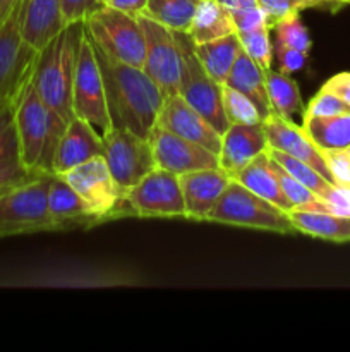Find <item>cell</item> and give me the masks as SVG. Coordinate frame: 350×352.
Wrapping results in <instances>:
<instances>
[{"mask_svg":"<svg viewBox=\"0 0 350 352\" xmlns=\"http://www.w3.org/2000/svg\"><path fill=\"white\" fill-rule=\"evenodd\" d=\"M187 220L205 222L230 184V175L220 167L202 168L178 175Z\"/></svg>","mask_w":350,"mask_h":352,"instance_id":"cell-17","label":"cell"},{"mask_svg":"<svg viewBox=\"0 0 350 352\" xmlns=\"http://www.w3.org/2000/svg\"><path fill=\"white\" fill-rule=\"evenodd\" d=\"M273 54L278 62V71L285 72V74H295V72L302 71L307 64V54H304V52L292 50V48L273 43Z\"/></svg>","mask_w":350,"mask_h":352,"instance_id":"cell-39","label":"cell"},{"mask_svg":"<svg viewBox=\"0 0 350 352\" xmlns=\"http://www.w3.org/2000/svg\"><path fill=\"white\" fill-rule=\"evenodd\" d=\"M232 179L239 182V184H242L244 188L249 189L250 192L259 196V198L277 205L278 208L285 210V212H290L292 210L290 203L287 201L285 195L281 192L277 174H275L273 167H271V158L268 150L257 155L242 170L233 174Z\"/></svg>","mask_w":350,"mask_h":352,"instance_id":"cell-22","label":"cell"},{"mask_svg":"<svg viewBox=\"0 0 350 352\" xmlns=\"http://www.w3.org/2000/svg\"><path fill=\"white\" fill-rule=\"evenodd\" d=\"M271 158V157H270ZM271 167H273L275 174H277L278 182H280L281 192L285 195L287 201L290 203L292 210H307V212H325V203L319 198L318 195L311 191L309 188H305L302 182H299L297 179L292 177L283 167L277 164V162L271 158Z\"/></svg>","mask_w":350,"mask_h":352,"instance_id":"cell-31","label":"cell"},{"mask_svg":"<svg viewBox=\"0 0 350 352\" xmlns=\"http://www.w3.org/2000/svg\"><path fill=\"white\" fill-rule=\"evenodd\" d=\"M158 126L199 146H205L206 150L216 155L222 146V134L198 110L192 109L178 93L165 98L160 117H158Z\"/></svg>","mask_w":350,"mask_h":352,"instance_id":"cell-16","label":"cell"},{"mask_svg":"<svg viewBox=\"0 0 350 352\" xmlns=\"http://www.w3.org/2000/svg\"><path fill=\"white\" fill-rule=\"evenodd\" d=\"M82 23L96 48L115 60L143 69L146 40L139 17L102 6L93 10Z\"/></svg>","mask_w":350,"mask_h":352,"instance_id":"cell-6","label":"cell"},{"mask_svg":"<svg viewBox=\"0 0 350 352\" xmlns=\"http://www.w3.org/2000/svg\"><path fill=\"white\" fill-rule=\"evenodd\" d=\"M148 141L153 150L156 168H163L175 175L218 167V155L163 129L158 124L148 136Z\"/></svg>","mask_w":350,"mask_h":352,"instance_id":"cell-14","label":"cell"},{"mask_svg":"<svg viewBox=\"0 0 350 352\" xmlns=\"http://www.w3.org/2000/svg\"><path fill=\"white\" fill-rule=\"evenodd\" d=\"M95 54L102 69L112 127L148 138L158 124L167 96L144 69L115 60L96 47Z\"/></svg>","mask_w":350,"mask_h":352,"instance_id":"cell-1","label":"cell"},{"mask_svg":"<svg viewBox=\"0 0 350 352\" xmlns=\"http://www.w3.org/2000/svg\"><path fill=\"white\" fill-rule=\"evenodd\" d=\"M64 181L81 196L86 205L102 219L112 220V212L120 199V191L103 157H95L62 174Z\"/></svg>","mask_w":350,"mask_h":352,"instance_id":"cell-13","label":"cell"},{"mask_svg":"<svg viewBox=\"0 0 350 352\" xmlns=\"http://www.w3.org/2000/svg\"><path fill=\"white\" fill-rule=\"evenodd\" d=\"M347 153H349V157H350V146H349V148H347Z\"/></svg>","mask_w":350,"mask_h":352,"instance_id":"cell-49","label":"cell"},{"mask_svg":"<svg viewBox=\"0 0 350 352\" xmlns=\"http://www.w3.org/2000/svg\"><path fill=\"white\" fill-rule=\"evenodd\" d=\"M19 14L21 6L0 26V105L16 102L36 65L38 50L24 41Z\"/></svg>","mask_w":350,"mask_h":352,"instance_id":"cell-11","label":"cell"},{"mask_svg":"<svg viewBox=\"0 0 350 352\" xmlns=\"http://www.w3.org/2000/svg\"><path fill=\"white\" fill-rule=\"evenodd\" d=\"M271 30L275 31V45L304 52V54H309L311 50L312 41L307 28L302 23L301 14H290V16L283 17Z\"/></svg>","mask_w":350,"mask_h":352,"instance_id":"cell-34","label":"cell"},{"mask_svg":"<svg viewBox=\"0 0 350 352\" xmlns=\"http://www.w3.org/2000/svg\"><path fill=\"white\" fill-rule=\"evenodd\" d=\"M263 126L268 138V146L305 162L312 168H316L323 177L328 179L331 184H335L325 157H323V150L311 140L304 127L297 126L295 122H292V119L281 117L275 112H271L263 120Z\"/></svg>","mask_w":350,"mask_h":352,"instance_id":"cell-15","label":"cell"},{"mask_svg":"<svg viewBox=\"0 0 350 352\" xmlns=\"http://www.w3.org/2000/svg\"><path fill=\"white\" fill-rule=\"evenodd\" d=\"M288 215L297 234H305L329 243H350V217L307 210H290Z\"/></svg>","mask_w":350,"mask_h":352,"instance_id":"cell-24","label":"cell"},{"mask_svg":"<svg viewBox=\"0 0 350 352\" xmlns=\"http://www.w3.org/2000/svg\"><path fill=\"white\" fill-rule=\"evenodd\" d=\"M102 3H103V2H102Z\"/></svg>","mask_w":350,"mask_h":352,"instance_id":"cell-50","label":"cell"},{"mask_svg":"<svg viewBox=\"0 0 350 352\" xmlns=\"http://www.w3.org/2000/svg\"><path fill=\"white\" fill-rule=\"evenodd\" d=\"M54 174H40L0 196V239L54 232L48 188Z\"/></svg>","mask_w":350,"mask_h":352,"instance_id":"cell-5","label":"cell"},{"mask_svg":"<svg viewBox=\"0 0 350 352\" xmlns=\"http://www.w3.org/2000/svg\"><path fill=\"white\" fill-rule=\"evenodd\" d=\"M201 0H148L143 16L177 33H187Z\"/></svg>","mask_w":350,"mask_h":352,"instance_id":"cell-29","label":"cell"},{"mask_svg":"<svg viewBox=\"0 0 350 352\" xmlns=\"http://www.w3.org/2000/svg\"><path fill=\"white\" fill-rule=\"evenodd\" d=\"M237 33L232 14L216 0H201L192 17L187 34L194 45L208 43Z\"/></svg>","mask_w":350,"mask_h":352,"instance_id":"cell-25","label":"cell"},{"mask_svg":"<svg viewBox=\"0 0 350 352\" xmlns=\"http://www.w3.org/2000/svg\"><path fill=\"white\" fill-rule=\"evenodd\" d=\"M323 88L335 93V95L340 96L347 105H350V72H338V74L331 76V78L323 85Z\"/></svg>","mask_w":350,"mask_h":352,"instance_id":"cell-44","label":"cell"},{"mask_svg":"<svg viewBox=\"0 0 350 352\" xmlns=\"http://www.w3.org/2000/svg\"><path fill=\"white\" fill-rule=\"evenodd\" d=\"M257 3L266 12L270 30L290 14H301L305 9L326 10L325 0H257Z\"/></svg>","mask_w":350,"mask_h":352,"instance_id":"cell-36","label":"cell"},{"mask_svg":"<svg viewBox=\"0 0 350 352\" xmlns=\"http://www.w3.org/2000/svg\"><path fill=\"white\" fill-rule=\"evenodd\" d=\"M222 102L223 112H225L229 124H244V126H253V124H263L264 117L256 103L240 93L239 89L232 88L229 85L222 86Z\"/></svg>","mask_w":350,"mask_h":352,"instance_id":"cell-32","label":"cell"},{"mask_svg":"<svg viewBox=\"0 0 350 352\" xmlns=\"http://www.w3.org/2000/svg\"><path fill=\"white\" fill-rule=\"evenodd\" d=\"M268 150V138L263 124H230L222 134L218 151V167L230 175L242 170L259 153Z\"/></svg>","mask_w":350,"mask_h":352,"instance_id":"cell-19","label":"cell"},{"mask_svg":"<svg viewBox=\"0 0 350 352\" xmlns=\"http://www.w3.org/2000/svg\"><path fill=\"white\" fill-rule=\"evenodd\" d=\"M95 157H103V136L75 116L65 127L54 157V174L62 175Z\"/></svg>","mask_w":350,"mask_h":352,"instance_id":"cell-18","label":"cell"},{"mask_svg":"<svg viewBox=\"0 0 350 352\" xmlns=\"http://www.w3.org/2000/svg\"><path fill=\"white\" fill-rule=\"evenodd\" d=\"M19 24L24 41L40 52L67 26L62 16V0H23Z\"/></svg>","mask_w":350,"mask_h":352,"instance_id":"cell-21","label":"cell"},{"mask_svg":"<svg viewBox=\"0 0 350 352\" xmlns=\"http://www.w3.org/2000/svg\"><path fill=\"white\" fill-rule=\"evenodd\" d=\"M103 158L120 196L156 168L148 138L119 127H112L103 134Z\"/></svg>","mask_w":350,"mask_h":352,"instance_id":"cell-10","label":"cell"},{"mask_svg":"<svg viewBox=\"0 0 350 352\" xmlns=\"http://www.w3.org/2000/svg\"><path fill=\"white\" fill-rule=\"evenodd\" d=\"M347 112H350V105H347L335 93L321 88L312 96L311 102L305 105L304 112H302V119H309V117H329Z\"/></svg>","mask_w":350,"mask_h":352,"instance_id":"cell-37","label":"cell"},{"mask_svg":"<svg viewBox=\"0 0 350 352\" xmlns=\"http://www.w3.org/2000/svg\"><path fill=\"white\" fill-rule=\"evenodd\" d=\"M102 0H62V16L65 24L84 21L93 10L100 9Z\"/></svg>","mask_w":350,"mask_h":352,"instance_id":"cell-40","label":"cell"},{"mask_svg":"<svg viewBox=\"0 0 350 352\" xmlns=\"http://www.w3.org/2000/svg\"><path fill=\"white\" fill-rule=\"evenodd\" d=\"M270 31H271L270 26H263L253 31L237 33L242 50L246 52L254 62H257L264 71L271 69V64H273V57H275L273 41H271Z\"/></svg>","mask_w":350,"mask_h":352,"instance_id":"cell-35","label":"cell"},{"mask_svg":"<svg viewBox=\"0 0 350 352\" xmlns=\"http://www.w3.org/2000/svg\"><path fill=\"white\" fill-rule=\"evenodd\" d=\"M102 2L103 6L122 10V12L130 14V16H143L148 0H102Z\"/></svg>","mask_w":350,"mask_h":352,"instance_id":"cell-45","label":"cell"},{"mask_svg":"<svg viewBox=\"0 0 350 352\" xmlns=\"http://www.w3.org/2000/svg\"><path fill=\"white\" fill-rule=\"evenodd\" d=\"M48 213H50L54 232L74 229H89L102 219L86 205L84 199L64 181V177L55 175L51 177L48 188Z\"/></svg>","mask_w":350,"mask_h":352,"instance_id":"cell-20","label":"cell"},{"mask_svg":"<svg viewBox=\"0 0 350 352\" xmlns=\"http://www.w3.org/2000/svg\"><path fill=\"white\" fill-rule=\"evenodd\" d=\"M240 41L237 33L229 36L218 38V40L208 41V43L194 45L196 55L202 64L209 78L218 85H225L230 71H232L235 58L240 52Z\"/></svg>","mask_w":350,"mask_h":352,"instance_id":"cell-26","label":"cell"},{"mask_svg":"<svg viewBox=\"0 0 350 352\" xmlns=\"http://www.w3.org/2000/svg\"><path fill=\"white\" fill-rule=\"evenodd\" d=\"M14 105L7 102L0 105V168L23 167L19 158V141H17Z\"/></svg>","mask_w":350,"mask_h":352,"instance_id":"cell-33","label":"cell"},{"mask_svg":"<svg viewBox=\"0 0 350 352\" xmlns=\"http://www.w3.org/2000/svg\"><path fill=\"white\" fill-rule=\"evenodd\" d=\"M14 120L21 165L34 174H54L55 151L69 122L45 105L34 88L33 78L17 96Z\"/></svg>","mask_w":350,"mask_h":352,"instance_id":"cell-2","label":"cell"},{"mask_svg":"<svg viewBox=\"0 0 350 352\" xmlns=\"http://www.w3.org/2000/svg\"><path fill=\"white\" fill-rule=\"evenodd\" d=\"M82 31V21L67 24L38 52L33 72V85L40 98L65 122H71L75 117L72 109V85Z\"/></svg>","mask_w":350,"mask_h":352,"instance_id":"cell-3","label":"cell"},{"mask_svg":"<svg viewBox=\"0 0 350 352\" xmlns=\"http://www.w3.org/2000/svg\"><path fill=\"white\" fill-rule=\"evenodd\" d=\"M218 3H222L226 10L230 12H237V10H246L253 9V7H257V0H216Z\"/></svg>","mask_w":350,"mask_h":352,"instance_id":"cell-46","label":"cell"},{"mask_svg":"<svg viewBox=\"0 0 350 352\" xmlns=\"http://www.w3.org/2000/svg\"><path fill=\"white\" fill-rule=\"evenodd\" d=\"M335 186H350V157L347 150H323Z\"/></svg>","mask_w":350,"mask_h":352,"instance_id":"cell-38","label":"cell"},{"mask_svg":"<svg viewBox=\"0 0 350 352\" xmlns=\"http://www.w3.org/2000/svg\"><path fill=\"white\" fill-rule=\"evenodd\" d=\"M323 203H325V212L350 217V186H335L328 198L323 199Z\"/></svg>","mask_w":350,"mask_h":352,"instance_id":"cell-42","label":"cell"},{"mask_svg":"<svg viewBox=\"0 0 350 352\" xmlns=\"http://www.w3.org/2000/svg\"><path fill=\"white\" fill-rule=\"evenodd\" d=\"M184 219V198L178 175L163 168H154L134 188L120 196L112 219Z\"/></svg>","mask_w":350,"mask_h":352,"instance_id":"cell-7","label":"cell"},{"mask_svg":"<svg viewBox=\"0 0 350 352\" xmlns=\"http://www.w3.org/2000/svg\"><path fill=\"white\" fill-rule=\"evenodd\" d=\"M325 2L326 10H329V12H338L345 6H350V0H325Z\"/></svg>","mask_w":350,"mask_h":352,"instance_id":"cell-48","label":"cell"},{"mask_svg":"<svg viewBox=\"0 0 350 352\" xmlns=\"http://www.w3.org/2000/svg\"><path fill=\"white\" fill-rule=\"evenodd\" d=\"M72 109H74V116L88 120L102 136L112 129L102 69H100L91 38L88 36L86 30L82 31L78 62H75Z\"/></svg>","mask_w":350,"mask_h":352,"instance_id":"cell-9","label":"cell"},{"mask_svg":"<svg viewBox=\"0 0 350 352\" xmlns=\"http://www.w3.org/2000/svg\"><path fill=\"white\" fill-rule=\"evenodd\" d=\"M205 222L275 234H297L290 215L273 203L259 198L237 181H230L225 192L209 212Z\"/></svg>","mask_w":350,"mask_h":352,"instance_id":"cell-4","label":"cell"},{"mask_svg":"<svg viewBox=\"0 0 350 352\" xmlns=\"http://www.w3.org/2000/svg\"><path fill=\"white\" fill-rule=\"evenodd\" d=\"M302 127L321 150H347L350 146V112L302 119Z\"/></svg>","mask_w":350,"mask_h":352,"instance_id":"cell-27","label":"cell"},{"mask_svg":"<svg viewBox=\"0 0 350 352\" xmlns=\"http://www.w3.org/2000/svg\"><path fill=\"white\" fill-rule=\"evenodd\" d=\"M230 14H232V19H233V24H235L237 33H244V31H253V30H257V28L268 26L266 12H264L259 6L253 7V9L237 10V12H230Z\"/></svg>","mask_w":350,"mask_h":352,"instance_id":"cell-41","label":"cell"},{"mask_svg":"<svg viewBox=\"0 0 350 352\" xmlns=\"http://www.w3.org/2000/svg\"><path fill=\"white\" fill-rule=\"evenodd\" d=\"M21 2L23 0H0V26L21 6Z\"/></svg>","mask_w":350,"mask_h":352,"instance_id":"cell-47","label":"cell"},{"mask_svg":"<svg viewBox=\"0 0 350 352\" xmlns=\"http://www.w3.org/2000/svg\"><path fill=\"white\" fill-rule=\"evenodd\" d=\"M225 85L232 86V88L239 89L246 96H249L256 103L257 109L261 110L264 119L273 112L270 98H268L266 71L257 62H254L242 48L237 55L235 64H233Z\"/></svg>","mask_w":350,"mask_h":352,"instance_id":"cell-23","label":"cell"},{"mask_svg":"<svg viewBox=\"0 0 350 352\" xmlns=\"http://www.w3.org/2000/svg\"><path fill=\"white\" fill-rule=\"evenodd\" d=\"M266 89L271 109H273L275 113H278L281 117H287V119H292L297 113L304 112V102H302L301 89H299L297 82L290 78V74L268 69Z\"/></svg>","mask_w":350,"mask_h":352,"instance_id":"cell-28","label":"cell"},{"mask_svg":"<svg viewBox=\"0 0 350 352\" xmlns=\"http://www.w3.org/2000/svg\"><path fill=\"white\" fill-rule=\"evenodd\" d=\"M137 17L146 40L143 69L165 96L177 95L180 82V47L177 34L150 17Z\"/></svg>","mask_w":350,"mask_h":352,"instance_id":"cell-12","label":"cell"},{"mask_svg":"<svg viewBox=\"0 0 350 352\" xmlns=\"http://www.w3.org/2000/svg\"><path fill=\"white\" fill-rule=\"evenodd\" d=\"M268 153L270 157L277 162L280 167H283L292 177L297 179L299 182L305 186V188L311 189L314 195H318L321 199H326L329 196V192L333 191L335 184L328 181V179L323 177L316 168H312L311 165L305 164V162L297 160V158L290 157V155L283 153V151L273 150V148L268 146Z\"/></svg>","mask_w":350,"mask_h":352,"instance_id":"cell-30","label":"cell"},{"mask_svg":"<svg viewBox=\"0 0 350 352\" xmlns=\"http://www.w3.org/2000/svg\"><path fill=\"white\" fill-rule=\"evenodd\" d=\"M178 47H180V82H178V95L198 110L220 134L230 126L223 112L222 86L213 81L205 71L202 64L196 55L194 43L187 33H177Z\"/></svg>","mask_w":350,"mask_h":352,"instance_id":"cell-8","label":"cell"},{"mask_svg":"<svg viewBox=\"0 0 350 352\" xmlns=\"http://www.w3.org/2000/svg\"><path fill=\"white\" fill-rule=\"evenodd\" d=\"M36 175L34 172L26 170L24 167H10V168H0V196L9 192L10 189L17 188V186L24 184V182L31 181Z\"/></svg>","mask_w":350,"mask_h":352,"instance_id":"cell-43","label":"cell"}]
</instances>
